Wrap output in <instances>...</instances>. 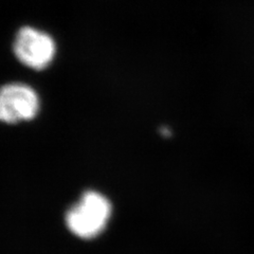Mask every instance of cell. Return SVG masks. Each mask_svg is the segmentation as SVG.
<instances>
[{"mask_svg": "<svg viewBox=\"0 0 254 254\" xmlns=\"http://www.w3.org/2000/svg\"><path fill=\"white\" fill-rule=\"evenodd\" d=\"M39 107L36 92L22 84L4 85L0 88V121L17 123L33 119Z\"/></svg>", "mask_w": 254, "mask_h": 254, "instance_id": "cell-3", "label": "cell"}, {"mask_svg": "<svg viewBox=\"0 0 254 254\" xmlns=\"http://www.w3.org/2000/svg\"><path fill=\"white\" fill-rule=\"evenodd\" d=\"M14 53L23 65L41 70L51 63L55 53V44L47 33L31 27H23L16 35Z\"/></svg>", "mask_w": 254, "mask_h": 254, "instance_id": "cell-2", "label": "cell"}, {"mask_svg": "<svg viewBox=\"0 0 254 254\" xmlns=\"http://www.w3.org/2000/svg\"><path fill=\"white\" fill-rule=\"evenodd\" d=\"M111 205L97 192H86L66 216L68 229L81 238H93L102 233L110 218Z\"/></svg>", "mask_w": 254, "mask_h": 254, "instance_id": "cell-1", "label": "cell"}]
</instances>
